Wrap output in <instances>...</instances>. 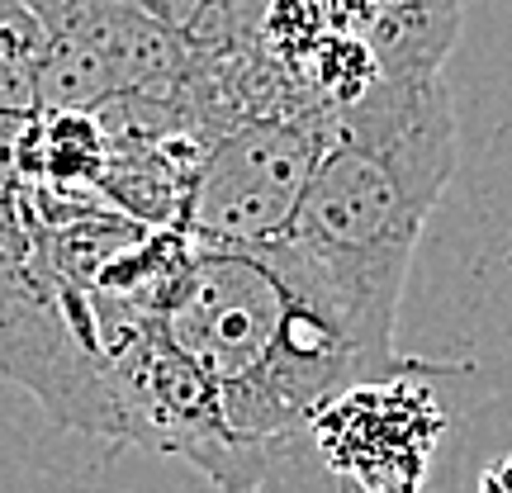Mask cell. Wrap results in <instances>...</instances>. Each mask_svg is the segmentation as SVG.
Listing matches in <instances>:
<instances>
[{"instance_id": "6da1fadb", "label": "cell", "mask_w": 512, "mask_h": 493, "mask_svg": "<svg viewBox=\"0 0 512 493\" xmlns=\"http://www.w3.org/2000/svg\"><path fill=\"white\" fill-rule=\"evenodd\" d=\"M460 162L446 72L375 76L328 114L290 233L261 247L318 313H328L375 370H413L394 328L408 266Z\"/></svg>"}, {"instance_id": "7a4b0ae2", "label": "cell", "mask_w": 512, "mask_h": 493, "mask_svg": "<svg viewBox=\"0 0 512 493\" xmlns=\"http://www.w3.org/2000/svg\"><path fill=\"white\" fill-rule=\"evenodd\" d=\"M166 342L214 384L228 432L266 451L356 380H380L347 332L318 313L266 252L190 242L157 309Z\"/></svg>"}, {"instance_id": "3957f363", "label": "cell", "mask_w": 512, "mask_h": 493, "mask_svg": "<svg viewBox=\"0 0 512 493\" xmlns=\"http://www.w3.org/2000/svg\"><path fill=\"white\" fill-rule=\"evenodd\" d=\"M328 114L304 100L238 114L209 128L190 162L181 200V233L209 247H275L290 233L309 171L323 147Z\"/></svg>"}, {"instance_id": "277c9868", "label": "cell", "mask_w": 512, "mask_h": 493, "mask_svg": "<svg viewBox=\"0 0 512 493\" xmlns=\"http://www.w3.org/2000/svg\"><path fill=\"white\" fill-rule=\"evenodd\" d=\"M451 370L456 366L418 361L399 375L356 380L313 413L304 441L332 493H422L451 427L432 375Z\"/></svg>"}, {"instance_id": "5b68a950", "label": "cell", "mask_w": 512, "mask_h": 493, "mask_svg": "<svg viewBox=\"0 0 512 493\" xmlns=\"http://www.w3.org/2000/svg\"><path fill=\"white\" fill-rule=\"evenodd\" d=\"M475 493H512V451L494 456L484 470H479V484Z\"/></svg>"}, {"instance_id": "8992f818", "label": "cell", "mask_w": 512, "mask_h": 493, "mask_svg": "<svg viewBox=\"0 0 512 493\" xmlns=\"http://www.w3.org/2000/svg\"><path fill=\"white\" fill-rule=\"evenodd\" d=\"M380 5H399V0H380Z\"/></svg>"}]
</instances>
